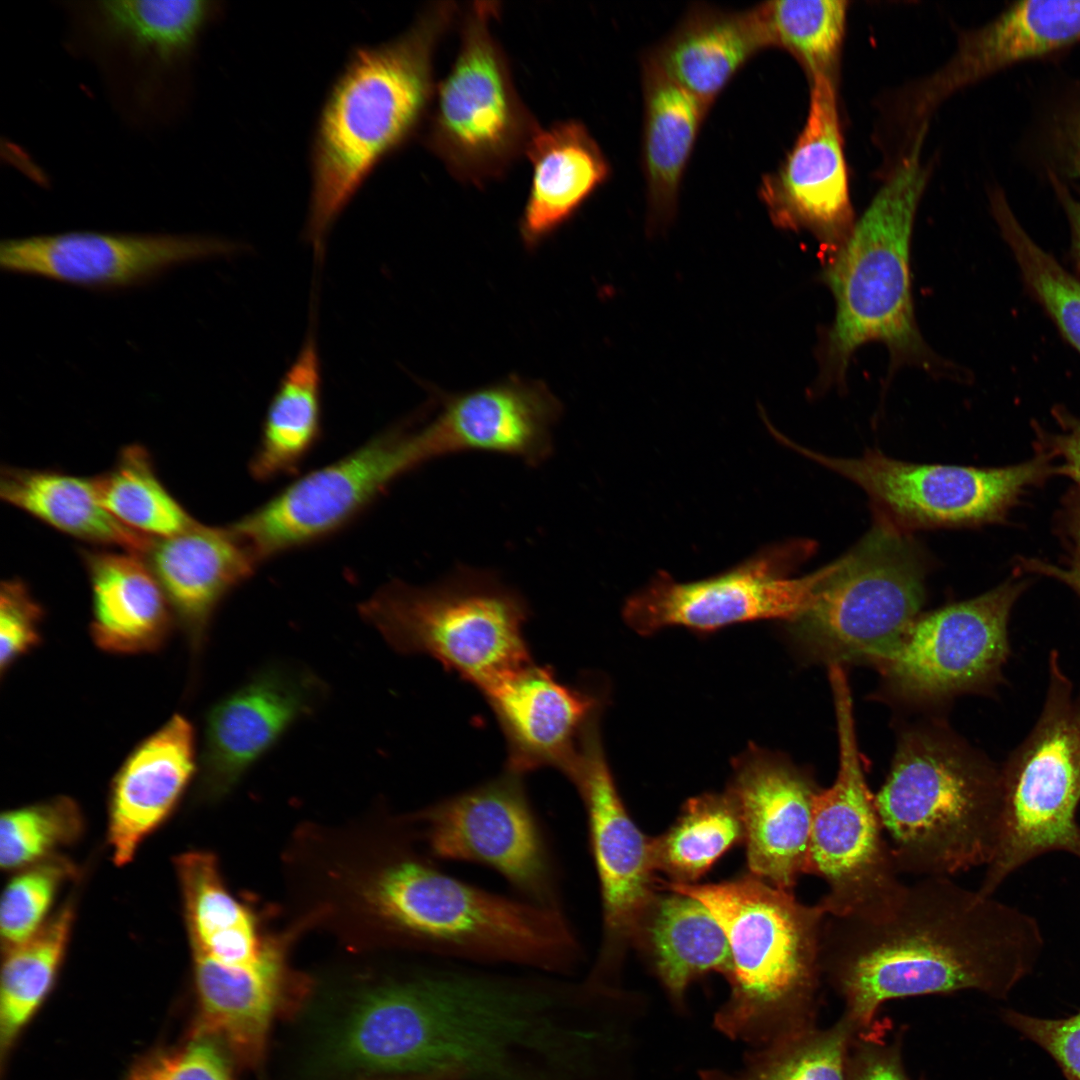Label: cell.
Masks as SVG:
<instances>
[{
    "mask_svg": "<svg viewBox=\"0 0 1080 1080\" xmlns=\"http://www.w3.org/2000/svg\"><path fill=\"white\" fill-rule=\"evenodd\" d=\"M359 612L395 651L431 656L480 691L532 662L528 604L487 569L462 565L427 586L393 581Z\"/></svg>",
    "mask_w": 1080,
    "mask_h": 1080,
    "instance_id": "52a82bcc",
    "label": "cell"
},
{
    "mask_svg": "<svg viewBox=\"0 0 1080 1080\" xmlns=\"http://www.w3.org/2000/svg\"><path fill=\"white\" fill-rule=\"evenodd\" d=\"M91 589L90 635L113 654L154 652L176 621L153 571L138 554L113 548L81 550Z\"/></svg>",
    "mask_w": 1080,
    "mask_h": 1080,
    "instance_id": "f1b7e54d",
    "label": "cell"
},
{
    "mask_svg": "<svg viewBox=\"0 0 1080 1080\" xmlns=\"http://www.w3.org/2000/svg\"><path fill=\"white\" fill-rule=\"evenodd\" d=\"M1037 143L1047 176L1080 184V79L1048 107L1038 127Z\"/></svg>",
    "mask_w": 1080,
    "mask_h": 1080,
    "instance_id": "ee69618b",
    "label": "cell"
},
{
    "mask_svg": "<svg viewBox=\"0 0 1080 1080\" xmlns=\"http://www.w3.org/2000/svg\"><path fill=\"white\" fill-rule=\"evenodd\" d=\"M75 873V866L66 858L49 856L25 867L8 882L0 907L4 951L25 942L44 925L57 891Z\"/></svg>",
    "mask_w": 1080,
    "mask_h": 1080,
    "instance_id": "7bdbcfd3",
    "label": "cell"
},
{
    "mask_svg": "<svg viewBox=\"0 0 1080 1080\" xmlns=\"http://www.w3.org/2000/svg\"><path fill=\"white\" fill-rule=\"evenodd\" d=\"M192 956L199 1002L196 1037L228 1048L241 1064L257 1066L274 1018L296 1008L308 991L306 977L290 965L241 971Z\"/></svg>",
    "mask_w": 1080,
    "mask_h": 1080,
    "instance_id": "83f0119b",
    "label": "cell"
},
{
    "mask_svg": "<svg viewBox=\"0 0 1080 1080\" xmlns=\"http://www.w3.org/2000/svg\"><path fill=\"white\" fill-rule=\"evenodd\" d=\"M780 441L854 482L883 517L909 527L970 526L1004 520L1010 510L1055 467L1045 453L1016 465L978 468L896 460L877 450L837 458Z\"/></svg>",
    "mask_w": 1080,
    "mask_h": 1080,
    "instance_id": "7c38bea8",
    "label": "cell"
},
{
    "mask_svg": "<svg viewBox=\"0 0 1080 1080\" xmlns=\"http://www.w3.org/2000/svg\"><path fill=\"white\" fill-rule=\"evenodd\" d=\"M1003 1021L1045 1050L1067 1080H1080V1011L1059 1019H1045L1006 1009Z\"/></svg>",
    "mask_w": 1080,
    "mask_h": 1080,
    "instance_id": "7dc6e473",
    "label": "cell"
},
{
    "mask_svg": "<svg viewBox=\"0 0 1080 1080\" xmlns=\"http://www.w3.org/2000/svg\"><path fill=\"white\" fill-rule=\"evenodd\" d=\"M920 144L919 136L844 245L824 263L822 280L836 309L820 350L822 388L843 385L852 355L870 341L885 344L892 367L914 365L933 374L955 370L929 348L914 316L910 244L927 179Z\"/></svg>",
    "mask_w": 1080,
    "mask_h": 1080,
    "instance_id": "5b68a950",
    "label": "cell"
},
{
    "mask_svg": "<svg viewBox=\"0 0 1080 1080\" xmlns=\"http://www.w3.org/2000/svg\"><path fill=\"white\" fill-rule=\"evenodd\" d=\"M770 46L788 51L809 78H835L845 34L848 2L778 0L759 6Z\"/></svg>",
    "mask_w": 1080,
    "mask_h": 1080,
    "instance_id": "60d3db41",
    "label": "cell"
},
{
    "mask_svg": "<svg viewBox=\"0 0 1080 1080\" xmlns=\"http://www.w3.org/2000/svg\"><path fill=\"white\" fill-rule=\"evenodd\" d=\"M129 1079L234 1080L220 1045L204 1037H196L177 1050L161 1052L143 1059L132 1070Z\"/></svg>",
    "mask_w": 1080,
    "mask_h": 1080,
    "instance_id": "bcb514c9",
    "label": "cell"
},
{
    "mask_svg": "<svg viewBox=\"0 0 1080 1080\" xmlns=\"http://www.w3.org/2000/svg\"><path fill=\"white\" fill-rule=\"evenodd\" d=\"M496 2L467 9L461 44L435 88L425 144L462 182L482 185L502 176L540 129L521 101L504 54L491 33Z\"/></svg>",
    "mask_w": 1080,
    "mask_h": 1080,
    "instance_id": "30bf717a",
    "label": "cell"
},
{
    "mask_svg": "<svg viewBox=\"0 0 1080 1080\" xmlns=\"http://www.w3.org/2000/svg\"><path fill=\"white\" fill-rule=\"evenodd\" d=\"M669 892L658 893L634 944L680 1004L692 981L712 971L728 978L733 961L727 936L709 909L691 896Z\"/></svg>",
    "mask_w": 1080,
    "mask_h": 1080,
    "instance_id": "1f68e13d",
    "label": "cell"
},
{
    "mask_svg": "<svg viewBox=\"0 0 1080 1080\" xmlns=\"http://www.w3.org/2000/svg\"><path fill=\"white\" fill-rule=\"evenodd\" d=\"M805 124L781 166L762 180L760 194L775 223L810 232L824 263L854 227L835 78H809Z\"/></svg>",
    "mask_w": 1080,
    "mask_h": 1080,
    "instance_id": "d6986e66",
    "label": "cell"
},
{
    "mask_svg": "<svg viewBox=\"0 0 1080 1080\" xmlns=\"http://www.w3.org/2000/svg\"><path fill=\"white\" fill-rule=\"evenodd\" d=\"M415 420L297 479L231 527L259 564L338 531L396 479L429 461Z\"/></svg>",
    "mask_w": 1080,
    "mask_h": 1080,
    "instance_id": "5bb4252c",
    "label": "cell"
},
{
    "mask_svg": "<svg viewBox=\"0 0 1080 1080\" xmlns=\"http://www.w3.org/2000/svg\"><path fill=\"white\" fill-rule=\"evenodd\" d=\"M92 479L107 512L147 538H167L197 523L162 483L151 454L140 444L123 447L114 465Z\"/></svg>",
    "mask_w": 1080,
    "mask_h": 1080,
    "instance_id": "d590c367",
    "label": "cell"
},
{
    "mask_svg": "<svg viewBox=\"0 0 1080 1080\" xmlns=\"http://www.w3.org/2000/svg\"><path fill=\"white\" fill-rule=\"evenodd\" d=\"M0 496L11 506L73 538L143 555L152 539L112 517L101 505L92 477L51 469L4 466Z\"/></svg>",
    "mask_w": 1080,
    "mask_h": 1080,
    "instance_id": "d6a6232c",
    "label": "cell"
},
{
    "mask_svg": "<svg viewBox=\"0 0 1080 1080\" xmlns=\"http://www.w3.org/2000/svg\"><path fill=\"white\" fill-rule=\"evenodd\" d=\"M68 901L28 940L7 951L2 966L0 1036L2 1050L14 1041L54 982L74 920Z\"/></svg>",
    "mask_w": 1080,
    "mask_h": 1080,
    "instance_id": "74e56055",
    "label": "cell"
},
{
    "mask_svg": "<svg viewBox=\"0 0 1080 1080\" xmlns=\"http://www.w3.org/2000/svg\"><path fill=\"white\" fill-rule=\"evenodd\" d=\"M1079 42L1080 0L1014 2L962 37L952 60L916 95L914 112L922 115L964 86Z\"/></svg>",
    "mask_w": 1080,
    "mask_h": 1080,
    "instance_id": "d4e9b609",
    "label": "cell"
},
{
    "mask_svg": "<svg viewBox=\"0 0 1080 1080\" xmlns=\"http://www.w3.org/2000/svg\"><path fill=\"white\" fill-rule=\"evenodd\" d=\"M481 692L505 738V770L520 775L541 768L563 774L599 721V698L561 682L550 667L533 661Z\"/></svg>",
    "mask_w": 1080,
    "mask_h": 1080,
    "instance_id": "603a6c76",
    "label": "cell"
},
{
    "mask_svg": "<svg viewBox=\"0 0 1080 1080\" xmlns=\"http://www.w3.org/2000/svg\"><path fill=\"white\" fill-rule=\"evenodd\" d=\"M455 12L453 2L434 3L396 38L353 49L330 87L311 151L305 239L316 257L366 177L423 119L436 88L434 52Z\"/></svg>",
    "mask_w": 1080,
    "mask_h": 1080,
    "instance_id": "3957f363",
    "label": "cell"
},
{
    "mask_svg": "<svg viewBox=\"0 0 1080 1080\" xmlns=\"http://www.w3.org/2000/svg\"><path fill=\"white\" fill-rule=\"evenodd\" d=\"M1049 184L1064 210L1071 234L1072 253L1080 263V184L1067 183L1047 176Z\"/></svg>",
    "mask_w": 1080,
    "mask_h": 1080,
    "instance_id": "816d5d0a",
    "label": "cell"
},
{
    "mask_svg": "<svg viewBox=\"0 0 1080 1080\" xmlns=\"http://www.w3.org/2000/svg\"><path fill=\"white\" fill-rule=\"evenodd\" d=\"M802 551L792 542L765 546L725 572L692 582L660 570L625 601L624 621L640 635L672 626L707 633L751 621L791 622L813 586V574L788 576Z\"/></svg>",
    "mask_w": 1080,
    "mask_h": 1080,
    "instance_id": "e0dca14e",
    "label": "cell"
},
{
    "mask_svg": "<svg viewBox=\"0 0 1080 1080\" xmlns=\"http://www.w3.org/2000/svg\"><path fill=\"white\" fill-rule=\"evenodd\" d=\"M858 1028L846 1016L752 1052L737 1072L705 1070L700 1080H849L850 1049Z\"/></svg>",
    "mask_w": 1080,
    "mask_h": 1080,
    "instance_id": "f35d334b",
    "label": "cell"
},
{
    "mask_svg": "<svg viewBox=\"0 0 1080 1080\" xmlns=\"http://www.w3.org/2000/svg\"><path fill=\"white\" fill-rule=\"evenodd\" d=\"M659 885L700 901L727 936L733 966L730 995L714 1018L720 1032L762 1047L816 1026L826 918L818 903H801L750 873L720 883L660 879Z\"/></svg>",
    "mask_w": 1080,
    "mask_h": 1080,
    "instance_id": "277c9868",
    "label": "cell"
},
{
    "mask_svg": "<svg viewBox=\"0 0 1080 1080\" xmlns=\"http://www.w3.org/2000/svg\"><path fill=\"white\" fill-rule=\"evenodd\" d=\"M311 671L274 664L259 671L208 713L200 757V788L216 797L227 792L296 720L325 696Z\"/></svg>",
    "mask_w": 1080,
    "mask_h": 1080,
    "instance_id": "44dd1931",
    "label": "cell"
},
{
    "mask_svg": "<svg viewBox=\"0 0 1080 1080\" xmlns=\"http://www.w3.org/2000/svg\"><path fill=\"white\" fill-rule=\"evenodd\" d=\"M1054 417L1058 430L1043 436L1040 452L1056 459L1055 471L1071 478L1080 490V417L1064 408H1056Z\"/></svg>",
    "mask_w": 1080,
    "mask_h": 1080,
    "instance_id": "f907efd6",
    "label": "cell"
},
{
    "mask_svg": "<svg viewBox=\"0 0 1080 1080\" xmlns=\"http://www.w3.org/2000/svg\"><path fill=\"white\" fill-rule=\"evenodd\" d=\"M83 826L78 804L66 796L6 811L0 820V865L15 870L35 864L77 840Z\"/></svg>",
    "mask_w": 1080,
    "mask_h": 1080,
    "instance_id": "b9f144b4",
    "label": "cell"
},
{
    "mask_svg": "<svg viewBox=\"0 0 1080 1080\" xmlns=\"http://www.w3.org/2000/svg\"><path fill=\"white\" fill-rule=\"evenodd\" d=\"M321 396V360L316 337L310 331L268 406L260 441L249 463L256 480L267 481L298 470L320 437Z\"/></svg>",
    "mask_w": 1080,
    "mask_h": 1080,
    "instance_id": "e575fe53",
    "label": "cell"
},
{
    "mask_svg": "<svg viewBox=\"0 0 1080 1080\" xmlns=\"http://www.w3.org/2000/svg\"><path fill=\"white\" fill-rule=\"evenodd\" d=\"M388 1080H449V1079H447L445 1077H442V1076L425 1075V1076H394V1077H390V1079H388Z\"/></svg>",
    "mask_w": 1080,
    "mask_h": 1080,
    "instance_id": "f5cc1de1",
    "label": "cell"
},
{
    "mask_svg": "<svg viewBox=\"0 0 1080 1080\" xmlns=\"http://www.w3.org/2000/svg\"><path fill=\"white\" fill-rule=\"evenodd\" d=\"M839 740L837 777L813 798L808 874L825 880L818 904L826 916H868L903 887L860 761L849 682L829 666Z\"/></svg>",
    "mask_w": 1080,
    "mask_h": 1080,
    "instance_id": "8fae6325",
    "label": "cell"
},
{
    "mask_svg": "<svg viewBox=\"0 0 1080 1080\" xmlns=\"http://www.w3.org/2000/svg\"><path fill=\"white\" fill-rule=\"evenodd\" d=\"M532 180L520 222L523 240L536 245L566 222L603 184L609 165L586 127L576 120L539 129L525 152Z\"/></svg>",
    "mask_w": 1080,
    "mask_h": 1080,
    "instance_id": "f546056e",
    "label": "cell"
},
{
    "mask_svg": "<svg viewBox=\"0 0 1080 1080\" xmlns=\"http://www.w3.org/2000/svg\"><path fill=\"white\" fill-rule=\"evenodd\" d=\"M643 162L651 211L671 215L681 179L709 108L650 59L644 72Z\"/></svg>",
    "mask_w": 1080,
    "mask_h": 1080,
    "instance_id": "836d02e7",
    "label": "cell"
},
{
    "mask_svg": "<svg viewBox=\"0 0 1080 1080\" xmlns=\"http://www.w3.org/2000/svg\"><path fill=\"white\" fill-rule=\"evenodd\" d=\"M1044 949L1038 921L993 895L945 876L903 885L874 915L826 916L820 960L825 979L858 1030L887 1001L974 990L1006 998Z\"/></svg>",
    "mask_w": 1080,
    "mask_h": 1080,
    "instance_id": "7a4b0ae2",
    "label": "cell"
},
{
    "mask_svg": "<svg viewBox=\"0 0 1080 1080\" xmlns=\"http://www.w3.org/2000/svg\"><path fill=\"white\" fill-rule=\"evenodd\" d=\"M431 956L361 993L330 1040L348 1072L603 1080L614 1033L586 981Z\"/></svg>",
    "mask_w": 1080,
    "mask_h": 1080,
    "instance_id": "6da1fadb",
    "label": "cell"
},
{
    "mask_svg": "<svg viewBox=\"0 0 1080 1080\" xmlns=\"http://www.w3.org/2000/svg\"><path fill=\"white\" fill-rule=\"evenodd\" d=\"M1067 554L1060 564L1036 559H1023L1021 569L1056 579L1068 586L1080 598V497H1073L1064 513Z\"/></svg>",
    "mask_w": 1080,
    "mask_h": 1080,
    "instance_id": "681fc988",
    "label": "cell"
},
{
    "mask_svg": "<svg viewBox=\"0 0 1080 1080\" xmlns=\"http://www.w3.org/2000/svg\"><path fill=\"white\" fill-rule=\"evenodd\" d=\"M877 1023L855 1036L849 1057V1080H911L903 1062L901 1033L884 1039Z\"/></svg>",
    "mask_w": 1080,
    "mask_h": 1080,
    "instance_id": "c3c4849f",
    "label": "cell"
},
{
    "mask_svg": "<svg viewBox=\"0 0 1080 1080\" xmlns=\"http://www.w3.org/2000/svg\"><path fill=\"white\" fill-rule=\"evenodd\" d=\"M218 10L206 0L88 2L78 9V31L96 58L129 71L135 101L152 108L182 76Z\"/></svg>",
    "mask_w": 1080,
    "mask_h": 1080,
    "instance_id": "ffe728a7",
    "label": "cell"
},
{
    "mask_svg": "<svg viewBox=\"0 0 1080 1080\" xmlns=\"http://www.w3.org/2000/svg\"><path fill=\"white\" fill-rule=\"evenodd\" d=\"M744 841L740 814L726 793H706L689 799L677 821L651 839L656 871L669 882L695 884L728 849Z\"/></svg>",
    "mask_w": 1080,
    "mask_h": 1080,
    "instance_id": "8d00e7d4",
    "label": "cell"
},
{
    "mask_svg": "<svg viewBox=\"0 0 1080 1080\" xmlns=\"http://www.w3.org/2000/svg\"><path fill=\"white\" fill-rule=\"evenodd\" d=\"M44 611L21 579L2 582L0 589V668L4 675L41 641Z\"/></svg>",
    "mask_w": 1080,
    "mask_h": 1080,
    "instance_id": "f6af8a7d",
    "label": "cell"
},
{
    "mask_svg": "<svg viewBox=\"0 0 1080 1080\" xmlns=\"http://www.w3.org/2000/svg\"><path fill=\"white\" fill-rule=\"evenodd\" d=\"M767 47L759 7L741 12L697 8L649 59L710 106L739 69Z\"/></svg>",
    "mask_w": 1080,
    "mask_h": 1080,
    "instance_id": "4dcf8cb0",
    "label": "cell"
},
{
    "mask_svg": "<svg viewBox=\"0 0 1080 1080\" xmlns=\"http://www.w3.org/2000/svg\"><path fill=\"white\" fill-rule=\"evenodd\" d=\"M925 568L912 537L879 516L851 550L813 573L810 600L792 631L829 664H877L919 616Z\"/></svg>",
    "mask_w": 1080,
    "mask_h": 1080,
    "instance_id": "ba28073f",
    "label": "cell"
},
{
    "mask_svg": "<svg viewBox=\"0 0 1080 1080\" xmlns=\"http://www.w3.org/2000/svg\"><path fill=\"white\" fill-rule=\"evenodd\" d=\"M142 557L160 583L194 656L203 647L219 603L258 565L231 526L198 521L179 534L152 539Z\"/></svg>",
    "mask_w": 1080,
    "mask_h": 1080,
    "instance_id": "484cf974",
    "label": "cell"
},
{
    "mask_svg": "<svg viewBox=\"0 0 1080 1080\" xmlns=\"http://www.w3.org/2000/svg\"><path fill=\"white\" fill-rule=\"evenodd\" d=\"M817 790L789 761L758 747L734 760L726 793L742 820L750 874L788 891L808 874Z\"/></svg>",
    "mask_w": 1080,
    "mask_h": 1080,
    "instance_id": "7402d4cb",
    "label": "cell"
},
{
    "mask_svg": "<svg viewBox=\"0 0 1080 1080\" xmlns=\"http://www.w3.org/2000/svg\"><path fill=\"white\" fill-rule=\"evenodd\" d=\"M563 775L575 786L587 815L602 903L601 946L586 980L614 989L624 954L635 943L660 890L651 838L636 826L623 804L604 753L599 722L590 728Z\"/></svg>",
    "mask_w": 1080,
    "mask_h": 1080,
    "instance_id": "2e32d148",
    "label": "cell"
},
{
    "mask_svg": "<svg viewBox=\"0 0 1080 1080\" xmlns=\"http://www.w3.org/2000/svg\"><path fill=\"white\" fill-rule=\"evenodd\" d=\"M874 802L899 873L949 877L998 848L1001 769L954 740L904 735Z\"/></svg>",
    "mask_w": 1080,
    "mask_h": 1080,
    "instance_id": "8992f818",
    "label": "cell"
},
{
    "mask_svg": "<svg viewBox=\"0 0 1080 1080\" xmlns=\"http://www.w3.org/2000/svg\"><path fill=\"white\" fill-rule=\"evenodd\" d=\"M238 249L231 241L196 234L74 231L3 240L0 266L8 272L114 289Z\"/></svg>",
    "mask_w": 1080,
    "mask_h": 1080,
    "instance_id": "ac0fdd59",
    "label": "cell"
},
{
    "mask_svg": "<svg viewBox=\"0 0 1080 1080\" xmlns=\"http://www.w3.org/2000/svg\"><path fill=\"white\" fill-rule=\"evenodd\" d=\"M196 769L194 728L179 714L131 751L110 789L107 838L116 865L132 860L171 813Z\"/></svg>",
    "mask_w": 1080,
    "mask_h": 1080,
    "instance_id": "4316f807",
    "label": "cell"
},
{
    "mask_svg": "<svg viewBox=\"0 0 1080 1080\" xmlns=\"http://www.w3.org/2000/svg\"><path fill=\"white\" fill-rule=\"evenodd\" d=\"M561 411L545 384L509 378L440 398V409L425 423V431L435 458L483 451L538 466L552 454Z\"/></svg>",
    "mask_w": 1080,
    "mask_h": 1080,
    "instance_id": "cb8c5ba5",
    "label": "cell"
},
{
    "mask_svg": "<svg viewBox=\"0 0 1080 1080\" xmlns=\"http://www.w3.org/2000/svg\"><path fill=\"white\" fill-rule=\"evenodd\" d=\"M1028 584L1014 576L977 597L919 615L877 665L911 700L993 692L1005 683L1010 617Z\"/></svg>",
    "mask_w": 1080,
    "mask_h": 1080,
    "instance_id": "9a60e30c",
    "label": "cell"
},
{
    "mask_svg": "<svg viewBox=\"0 0 1080 1080\" xmlns=\"http://www.w3.org/2000/svg\"><path fill=\"white\" fill-rule=\"evenodd\" d=\"M433 858L491 868L521 899L562 909L560 876L523 775L505 770L410 817Z\"/></svg>",
    "mask_w": 1080,
    "mask_h": 1080,
    "instance_id": "4fadbf2b",
    "label": "cell"
},
{
    "mask_svg": "<svg viewBox=\"0 0 1080 1080\" xmlns=\"http://www.w3.org/2000/svg\"><path fill=\"white\" fill-rule=\"evenodd\" d=\"M1047 672L1039 716L1000 767L1001 836L979 887L987 895L1047 853L1080 860V685L1065 672L1055 649Z\"/></svg>",
    "mask_w": 1080,
    "mask_h": 1080,
    "instance_id": "9c48e42d",
    "label": "cell"
},
{
    "mask_svg": "<svg viewBox=\"0 0 1080 1080\" xmlns=\"http://www.w3.org/2000/svg\"><path fill=\"white\" fill-rule=\"evenodd\" d=\"M990 202L1026 290L1067 342L1080 353V281L1032 239L1002 191H994Z\"/></svg>",
    "mask_w": 1080,
    "mask_h": 1080,
    "instance_id": "ab89813d",
    "label": "cell"
}]
</instances>
